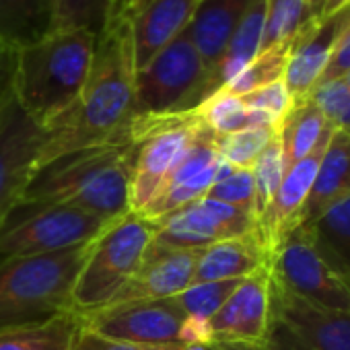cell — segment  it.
Wrapping results in <instances>:
<instances>
[{"label": "cell", "mask_w": 350, "mask_h": 350, "mask_svg": "<svg viewBox=\"0 0 350 350\" xmlns=\"http://www.w3.org/2000/svg\"><path fill=\"white\" fill-rule=\"evenodd\" d=\"M192 111L217 136L233 134L245 128H280V124L272 116L245 107L239 97L225 91H217Z\"/></svg>", "instance_id": "26"}, {"label": "cell", "mask_w": 350, "mask_h": 350, "mask_svg": "<svg viewBox=\"0 0 350 350\" xmlns=\"http://www.w3.org/2000/svg\"><path fill=\"white\" fill-rule=\"evenodd\" d=\"M348 23L350 7L332 17H313L295 38L282 77L293 105L305 103L311 97Z\"/></svg>", "instance_id": "14"}, {"label": "cell", "mask_w": 350, "mask_h": 350, "mask_svg": "<svg viewBox=\"0 0 350 350\" xmlns=\"http://www.w3.org/2000/svg\"><path fill=\"white\" fill-rule=\"evenodd\" d=\"M332 134L323 136L319 140V144L307 157L293 163L284 171V178H282L272 202L268 204V208L258 219V235H260L268 256H272L276 245L293 229H297L301 225V211H303L305 200L311 192V186H313L315 175H317V167L321 163V157L327 148Z\"/></svg>", "instance_id": "16"}, {"label": "cell", "mask_w": 350, "mask_h": 350, "mask_svg": "<svg viewBox=\"0 0 350 350\" xmlns=\"http://www.w3.org/2000/svg\"><path fill=\"white\" fill-rule=\"evenodd\" d=\"M270 276L295 297L325 309L350 311V293L327 266L305 225L293 229L270 256Z\"/></svg>", "instance_id": "10"}, {"label": "cell", "mask_w": 350, "mask_h": 350, "mask_svg": "<svg viewBox=\"0 0 350 350\" xmlns=\"http://www.w3.org/2000/svg\"><path fill=\"white\" fill-rule=\"evenodd\" d=\"M70 350H184V346H150V344L122 342L79 325Z\"/></svg>", "instance_id": "37"}, {"label": "cell", "mask_w": 350, "mask_h": 350, "mask_svg": "<svg viewBox=\"0 0 350 350\" xmlns=\"http://www.w3.org/2000/svg\"><path fill=\"white\" fill-rule=\"evenodd\" d=\"M278 128H245L217 138L219 152L235 169H252Z\"/></svg>", "instance_id": "33"}, {"label": "cell", "mask_w": 350, "mask_h": 350, "mask_svg": "<svg viewBox=\"0 0 350 350\" xmlns=\"http://www.w3.org/2000/svg\"><path fill=\"white\" fill-rule=\"evenodd\" d=\"M200 250L202 247L173 250L150 241L140 266L109 305L142 299H169L180 295L192 284Z\"/></svg>", "instance_id": "17"}, {"label": "cell", "mask_w": 350, "mask_h": 350, "mask_svg": "<svg viewBox=\"0 0 350 350\" xmlns=\"http://www.w3.org/2000/svg\"><path fill=\"white\" fill-rule=\"evenodd\" d=\"M309 99L317 105L329 126L350 134V87L342 79L317 85Z\"/></svg>", "instance_id": "34"}, {"label": "cell", "mask_w": 350, "mask_h": 350, "mask_svg": "<svg viewBox=\"0 0 350 350\" xmlns=\"http://www.w3.org/2000/svg\"><path fill=\"white\" fill-rule=\"evenodd\" d=\"M348 70H350V23L346 25V29L338 38L336 48L332 52V58H329V62H327V66H325V70H323L317 85L342 79Z\"/></svg>", "instance_id": "38"}, {"label": "cell", "mask_w": 350, "mask_h": 350, "mask_svg": "<svg viewBox=\"0 0 350 350\" xmlns=\"http://www.w3.org/2000/svg\"><path fill=\"white\" fill-rule=\"evenodd\" d=\"M134 75L130 21L111 5L107 21L97 33L87 83L75 105L46 128L48 140L40 152L38 169L75 150L132 144Z\"/></svg>", "instance_id": "1"}, {"label": "cell", "mask_w": 350, "mask_h": 350, "mask_svg": "<svg viewBox=\"0 0 350 350\" xmlns=\"http://www.w3.org/2000/svg\"><path fill=\"white\" fill-rule=\"evenodd\" d=\"M208 68L188 31L134 75L136 116H169L196 109L206 99Z\"/></svg>", "instance_id": "7"}, {"label": "cell", "mask_w": 350, "mask_h": 350, "mask_svg": "<svg viewBox=\"0 0 350 350\" xmlns=\"http://www.w3.org/2000/svg\"><path fill=\"white\" fill-rule=\"evenodd\" d=\"M323 3H325V0H309V5H311V9H313V15H315V17H319V11H321Z\"/></svg>", "instance_id": "43"}, {"label": "cell", "mask_w": 350, "mask_h": 350, "mask_svg": "<svg viewBox=\"0 0 350 350\" xmlns=\"http://www.w3.org/2000/svg\"><path fill=\"white\" fill-rule=\"evenodd\" d=\"M15 50L0 44V118L15 99Z\"/></svg>", "instance_id": "39"}, {"label": "cell", "mask_w": 350, "mask_h": 350, "mask_svg": "<svg viewBox=\"0 0 350 350\" xmlns=\"http://www.w3.org/2000/svg\"><path fill=\"white\" fill-rule=\"evenodd\" d=\"M81 325L122 342L150 346H190V317L175 297L142 299L79 315Z\"/></svg>", "instance_id": "9"}, {"label": "cell", "mask_w": 350, "mask_h": 350, "mask_svg": "<svg viewBox=\"0 0 350 350\" xmlns=\"http://www.w3.org/2000/svg\"><path fill=\"white\" fill-rule=\"evenodd\" d=\"M342 81H344V83H346V85L350 87V70H348V72H346V75L342 77Z\"/></svg>", "instance_id": "45"}, {"label": "cell", "mask_w": 350, "mask_h": 350, "mask_svg": "<svg viewBox=\"0 0 350 350\" xmlns=\"http://www.w3.org/2000/svg\"><path fill=\"white\" fill-rule=\"evenodd\" d=\"M334 130L336 128L327 124V120L311 99L293 105L278 128L284 154V169L307 157L319 144V140L332 134Z\"/></svg>", "instance_id": "25"}, {"label": "cell", "mask_w": 350, "mask_h": 350, "mask_svg": "<svg viewBox=\"0 0 350 350\" xmlns=\"http://www.w3.org/2000/svg\"><path fill=\"white\" fill-rule=\"evenodd\" d=\"M111 221L70 204L40 206L0 231V258L36 256L93 241Z\"/></svg>", "instance_id": "11"}, {"label": "cell", "mask_w": 350, "mask_h": 350, "mask_svg": "<svg viewBox=\"0 0 350 350\" xmlns=\"http://www.w3.org/2000/svg\"><path fill=\"white\" fill-rule=\"evenodd\" d=\"M142 3H144V0H111L113 9L120 11V13L126 15V17H130Z\"/></svg>", "instance_id": "42"}, {"label": "cell", "mask_w": 350, "mask_h": 350, "mask_svg": "<svg viewBox=\"0 0 350 350\" xmlns=\"http://www.w3.org/2000/svg\"><path fill=\"white\" fill-rule=\"evenodd\" d=\"M260 346L252 344H241V342H206V344H190L184 346V350H258Z\"/></svg>", "instance_id": "40"}, {"label": "cell", "mask_w": 350, "mask_h": 350, "mask_svg": "<svg viewBox=\"0 0 350 350\" xmlns=\"http://www.w3.org/2000/svg\"><path fill=\"white\" fill-rule=\"evenodd\" d=\"M198 5L200 0H144L128 17L136 70L190 27Z\"/></svg>", "instance_id": "18"}, {"label": "cell", "mask_w": 350, "mask_h": 350, "mask_svg": "<svg viewBox=\"0 0 350 350\" xmlns=\"http://www.w3.org/2000/svg\"><path fill=\"white\" fill-rule=\"evenodd\" d=\"M258 350H262V348H258Z\"/></svg>", "instance_id": "46"}, {"label": "cell", "mask_w": 350, "mask_h": 350, "mask_svg": "<svg viewBox=\"0 0 350 350\" xmlns=\"http://www.w3.org/2000/svg\"><path fill=\"white\" fill-rule=\"evenodd\" d=\"M295 42V40H293ZM293 42H284L280 46H274L270 50L260 52L233 81H229L221 91L241 97L247 95L260 87L272 85L276 81H282L284 77V68H286V60L291 54V46Z\"/></svg>", "instance_id": "29"}, {"label": "cell", "mask_w": 350, "mask_h": 350, "mask_svg": "<svg viewBox=\"0 0 350 350\" xmlns=\"http://www.w3.org/2000/svg\"><path fill=\"white\" fill-rule=\"evenodd\" d=\"M154 225L152 243L173 250H198L223 239L258 235V219L252 213L206 196L169 213Z\"/></svg>", "instance_id": "12"}, {"label": "cell", "mask_w": 350, "mask_h": 350, "mask_svg": "<svg viewBox=\"0 0 350 350\" xmlns=\"http://www.w3.org/2000/svg\"><path fill=\"white\" fill-rule=\"evenodd\" d=\"M340 278H342L344 286H346V288H348V293H350V272H348V274H342Z\"/></svg>", "instance_id": "44"}, {"label": "cell", "mask_w": 350, "mask_h": 350, "mask_svg": "<svg viewBox=\"0 0 350 350\" xmlns=\"http://www.w3.org/2000/svg\"><path fill=\"white\" fill-rule=\"evenodd\" d=\"M50 7L52 31L99 33L107 21L111 0H50Z\"/></svg>", "instance_id": "30"}, {"label": "cell", "mask_w": 350, "mask_h": 350, "mask_svg": "<svg viewBox=\"0 0 350 350\" xmlns=\"http://www.w3.org/2000/svg\"><path fill=\"white\" fill-rule=\"evenodd\" d=\"M79 325V315L66 313L38 325L0 332V350H70Z\"/></svg>", "instance_id": "27"}, {"label": "cell", "mask_w": 350, "mask_h": 350, "mask_svg": "<svg viewBox=\"0 0 350 350\" xmlns=\"http://www.w3.org/2000/svg\"><path fill=\"white\" fill-rule=\"evenodd\" d=\"M97 33L52 31L15 56V99L40 126L50 128L79 99L95 56Z\"/></svg>", "instance_id": "3"}, {"label": "cell", "mask_w": 350, "mask_h": 350, "mask_svg": "<svg viewBox=\"0 0 350 350\" xmlns=\"http://www.w3.org/2000/svg\"><path fill=\"white\" fill-rule=\"evenodd\" d=\"M239 280H217V282H196L190 284L186 291L175 295V301L180 303L184 313L200 323H208L211 317L225 305L231 293L239 286Z\"/></svg>", "instance_id": "31"}, {"label": "cell", "mask_w": 350, "mask_h": 350, "mask_svg": "<svg viewBox=\"0 0 350 350\" xmlns=\"http://www.w3.org/2000/svg\"><path fill=\"white\" fill-rule=\"evenodd\" d=\"M206 198L225 202L256 217V184L252 169H233L227 178L219 180L206 194ZM258 219V217H256Z\"/></svg>", "instance_id": "35"}, {"label": "cell", "mask_w": 350, "mask_h": 350, "mask_svg": "<svg viewBox=\"0 0 350 350\" xmlns=\"http://www.w3.org/2000/svg\"><path fill=\"white\" fill-rule=\"evenodd\" d=\"M252 3L254 0H200L186 31L202 56L208 77Z\"/></svg>", "instance_id": "20"}, {"label": "cell", "mask_w": 350, "mask_h": 350, "mask_svg": "<svg viewBox=\"0 0 350 350\" xmlns=\"http://www.w3.org/2000/svg\"><path fill=\"white\" fill-rule=\"evenodd\" d=\"M270 266V256L258 235L215 241L200 250L192 284L239 280Z\"/></svg>", "instance_id": "19"}, {"label": "cell", "mask_w": 350, "mask_h": 350, "mask_svg": "<svg viewBox=\"0 0 350 350\" xmlns=\"http://www.w3.org/2000/svg\"><path fill=\"white\" fill-rule=\"evenodd\" d=\"M239 99L243 101L245 107L256 109V111H264V113L272 116L278 124H282V120L286 118V113L293 107L291 95H288L282 81L260 87V89H256V91H252L247 95H241Z\"/></svg>", "instance_id": "36"}, {"label": "cell", "mask_w": 350, "mask_h": 350, "mask_svg": "<svg viewBox=\"0 0 350 350\" xmlns=\"http://www.w3.org/2000/svg\"><path fill=\"white\" fill-rule=\"evenodd\" d=\"M202 122L194 111L136 116L130 130V211L142 213L165 188L169 175L194 142Z\"/></svg>", "instance_id": "6"}, {"label": "cell", "mask_w": 350, "mask_h": 350, "mask_svg": "<svg viewBox=\"0 0 350 350\" xmlns=\"http://www.w3.org/2000/svg\"><path fill=\"white\" fill-rule=\"evenodd\" d=\"M350 194V134L336 130L317 167L315 182L301 211V225L313 223L329 204Z\"/></svg>", "instance_id": "21"}, {"label": "cell", "mask_w": 350, "mask_h": 350, "mask_svg": "<svg viewBox=\"0 0 350 350\" xmlns=\"http://www.w3.org/2000/svg\"><path fill=\"white\" fill-rule=\"evenodd\" d=\"M91 241L0 262V332L75 313L72 293Z\"/></svg>", "instance_id": "4"}, {"label": "cell", "mask_w": 350, "mask_h": 350, "mask_svg": "<svg viewBox=\"0 0 350 350\" xmlns=\"http://www.w3.org/2000/svg\"><path fill=\"white\" fill-rule=\"evenodd\" d=\"M317 252L338 274L350 272V194L329 204L313 223L305 225Z\"/></svg>", "instance_id": "24"}, {"label": "cell", "mask_w": 350, "mask_h": 350, "mask_svg": "<svg viewBox=\"0 0 350 350\" xmlns=\"http://www.w3.org/2000/svg\"><path fill=\"white\" fill-rule=\"evenodd\" d=\"M284 171L286 169H284L282 142H280V134L276 132L252 167L254 184H256V217L258 219L272 202V198L284 178Z\"/></svg>", "instance_id": "32"}, {"label": "cell", "mask_w": 350, "mask_h": 350, "mask_svg": "<svg viewBox=\"0 0 350 350\" xmlns=\"http://www.w3.org/2000/svg\"><path fill=\"white\" fill-rule=\"evenodd\" d=\"M264 17H266V0H254L208 77L206 99L217 91H221L229 81H233L260 54Z\"/></svg>", "instance_id": "22"}, {"label": "cell", "mask_w": 350, "mask_h": 350, "mask_svg": "<svg viewBox=\"0 0 350 350\" xmlns=\"http://www.w3.org/2000/svg\"><path fill=\"white\" fill-rule=\"evenodd\" d=\"M46 140L48 130L13 99L0 118V231L13 211L21 206Z\"/></svg>", "instance_id": "13"}, {"label": "cell", "mask_w": 350, "mask_h": 350, "mask_svg": "<svg viewBox=\"0 0 350 350\" xmlns=\"http://www.w3.org/2000/svg\"><path fill=\"white\" fill-rule=\"evenodd\" d=\"M313 17L309 0H266L260 52L293 42Z\"/></svg>", "instance_id": "28"}, {"label": "cell", "mask_w": 350, "mask_h": 350, "mask_svg": "<svg viewBox=\"0 0 350 350\" xmlns=\"http://www.w3.org/2000/svg\"><path fill=\"white\" fill-rule=\"evenodd\" d=\"M262 350H350V311L311 305L270 276V321Z\"/></svg>", "instance_id": "8"}, {"label": "cell", "mask_w": 350, "mask_h": 350, "mask_svg": "<svg viewBox=\"0 0 350 350\" xmlns=\"http://www.w3.org/2000/svg\"><path fill=\"white\" fill-rule=\"evenodd\" d=\"M270 321V266L245 276L225 305L211 317V336L217 342L262 346Z\"/></svg>", "instance_id": "15"}, {"label": "cell", "mask_w": 350, "mask_h": 350, "mask_svg": "<svg viewBox=\"0 0 350 350\" xmlns=\"http://www.w3.org/2000/svg\"><path fill=\"white\" fill-rule=\"evenodd\" d=\"M130 167L132 144L62 154L33 173L21 206L70 204L116 221L130 213Z\"/></svg>", "instance_id": "2"}, {"label": "cell", "mask_w": 350, "mask_h": 350, "mask_svg": "<svg viewBox=\"0 0 350 350\" xmlns=\"http://www.w3.org/2000/svg\"><path fill=\"white\" fill-rule=\"evenodd\" d=\"M157 225L138 213H128L111 221L93 241L79 272L72 309L85 315L107 307L140 266Z\"/></svg>", "instance_id": "5"}, {"label": "cell", "mask_w": 350, "mask_h": 350, "mask_svg": "<svg viewBox=\"0 0 350 350\" xmlns=\"http://www.w3.org/2000/svg\"><path fill=\"white\" fill-rule=\"evenodd\" d=\"M50 31V0H0V44L17 52Z\"/></svg>", "instance_id": "23"}, {"label": "cell", "mask_w": 350, "mask_h": 350, "mask_svg": "<svg viewBox=\"0 0 350 350\" xmlns=\"http://www.w3.org/2000/svg\"><path fill=\"white\" fill-rule=\"evenodd\" d=\"M346 7H350V0H325L321 11H319V17H332Z\"/></svg>", "instance_id": "41"}]
</instances>
